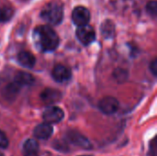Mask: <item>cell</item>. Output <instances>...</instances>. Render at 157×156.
I'll return each instance as SVG.
<instances>
[{"instance_id":"cell-1","label":"cell","mask_w":157,"mask_h":156,"mask_svg":"<svg viewBox=\"0 0 157 156\" xmlns=\"http://www.w3.org/2000/svg\"><path fill=\"white\" fill-rule=\"evenodd\" d=\"M34 40L40 50L43 51H54L59 45V37L54 29L48 25H41L34 30Z\"/></svg>"},{"instance_id":"cell-2","label":"cell","mask_w":157,"mask_h":156,"mask_svg":"<svg viewBox=\"0 0 157 156\" xmlns=\"http://www.w3.org/2000/svg\"><path fill=\"white\" fill-rule=\"evenodd\" d=\"M41 18L52 24L58 25L63 21V6L61 2L52 1L48 3L40 12Z\"/></svg>"},{"instance_id":"cell-3","label":"cell","mask_w":157,"mask_h":156,"mask_svg":"<svg viewBox=\"0 0 157 156\" xmlns=\"http://www.w3.org/2000/svg\"><path fill=\"white\" fill-rule=\"evenodd\" d=\"M42 118L46 123L52 125L62 121L64 118V112L61 108L56 106H52L44 110L42 114Z\"/></svg>"},{"instance_id":"cell-4","label":"cell","mask_w":157,"mask_h":156,"mask_svg":"<svg viewBox=\"0 0 157 156\" xmlns=\"http://www.w3.org/2000/svg\"><path fill=\"white\" fill-rule=\"evenodd\" d=\"M76 37L82 44L88 45L95 40L96 31L93 27L87 24L78 27V29H76Z\"/></svg>"},{"instance_id":"cell-5","label":"cell","mask_w":157,"mask_h":156,"mask_svg":"<svg viewBox=\"0 0 157 156\" xmlns=\"http://www.w3.org/2000/svg\"><path fill=\"white\" fill-rule=\"evenodd\" d=\"M66 138L71 143H73V144H75V145H76L82 149H85V150H91L92 149V144L89 142V140L86 136H84L83 134L79 133L76 131H67Z\"/></svg>"},{"instance_id":"cell-6","label":"cell","mask_w":157,"mask_h":156,"mask_svg":"<svg viewBox=\"0 0 157 156\" xmlns=\"http://www.w3.org/2000/svg\"><path fill=\"white\" fill-rule=\"evenodd\" d=\"M72 19L73 22L78 27L87 25L90 20V12L85 6H76L73 10Z\"/></svg>"},{"instance_id":"cell-7","label":"cell","mask_w":157,"mask_h":156,"mask_svg":"<svg viewBox=\"0 0 157 156\" xmlns=\"http://www.w3.org/2000/svg\"><path fill=\"white\" fill-rule=\"evenodd\" d=\"M120 107V103L117 98L113 97H105L98 102V108L104 114H114Z\"/></svg>"},{"instance_id":"cell-8","label":"cell","mask_w":157,"mask_h":156,"mask_svg":"<svg viewBox=\"0 0 157 156\" xmlns=\"http://www.w3.org/2000/svg\"><path fill=\"white\" fill-rule=\"evenodd\" d=\"M52 77L58 83H63L71 78V71L62 64H57L52 70Z\"/></svg>"},{"instance_id":"cell-9","label":"cell","mask_w":157,"mask_h":156,"mask_svg":"<svg viewBox=\"0 0 157 156\" xmlns=\"http://www.w3.org/2000/svg\"><path fill=\"white\" fill-rule=\"evenodd\" d=\"M40 99L46 104H54L59 102L62 98V94L59 90L52 89V88H46L44 89L40 95Z\"/></svg>"},{"instance_id":"cell-10","label":"cell","mask_w":157,"mask_h":156,"mask_svg":"<svg viewBox=\"0 0 157 156\" xmlns=\"http://www.w3.org/2000/svg\"><path fill=\"white\" fill-rule=\"evenodd\" d=\"M53 132V128L51 124L46 122L41 123L34 129V136L39 140H47L49 139Z\"/></svg>"},{"instance_id":"cell-11","label":"cell","mask_w":157,"mask_h":156,"mask_svg":"<svg viewBox=\"0 0 157 156\" xmlns=\"http://www.w3.org/2000/svg\"><path fill=\"white\" fill-rule=\"evenodd\" d=\"M17 61L22 66L26 68H32L36 63L35 56L29 51H20L17 54Z\"/></svg>"},{"instance_id":"cell-12","label":"cell","mask_w":157,"mask_h":156,"mask_svg":"<svg viewBox=\"0 0 157 156\" xmlns=\"http://www.w3.org/2000/svg\"><path fill=\"white\" fill-rule=\"evenodd\" d=\"M20 88H21V86L19 85H17L15 81H13L5 86L3 94L7 100L11 101L16 98V97L17 96V94L20 91Z\"/></svg>"},{"instance_id":"cell-13","label":"cell","mask_w":157,"mask_h":156,"mask_svg":"<svg viewBox=\"0 0 157 156\" xmlns=\"http://www.w3.org/2000/svg\"><path fill=\"white\" fill-rule=\"evenodd\" d=\"M14 81L19 85L20 86H29V85H32L33 82H34V77L31 74L29 73H26V72H23V71H19L17 73V74L15 75V78H14Z\"/></svg>"},{"instance_id":"cell-14","label":"cell","mask_w":157,"mask_h":156,"mask_svg":"<svg viewBox=\"0 0 157 156\" xmlns=\"http://www.w3.org/2000/svg\"><path fill=\"white\" fill-rule=\"evenodd\" d=\"M24 155H31L38 154L39 152V144L33 139H28L23 144Z\"/></svg>"},{"instance_id":"cell-15","label":"cell","mask_w":157,"mask_h":156,"mask_svg":"<svg viewBox=\"0 0 157 156\" xmlns=\"http://www.w3.org/2000/svg\"><path fill=\"white\" fill-rule=\"evenodd\" d=\"M101 32L106 39L112 38L115 33V27L112 21L106 20L101 26Z\"/></svg>"},{"instance_id":"cell-16","label":"cell","mask_w":157,"mask_h":156,"mask_svg":"<svg viewBox=\"0 0 157 156\" xmlns=\"http://www.w3.org/2000/svg\"><path fill=\"white\" fill-rule=\"evenodd\" d=\"M14 16V9L11 6H5L0 8V22H7Z\"/></svg>"},{"instance_id":"cell-17","label":"cell","mask_w":157,"mask_h":156,"mask_svg":"<svg viewBox=\"0 0 157 156\" xmlns=\"http://www.w3.org/2000/svg\"><path fill=\"white\" fill-rule=\"evenodd\" d=\"M112 74H113L114 79L118 83H124L128 79V77H129L128 72L125 69H123V68H116Z\"/></svg>"},{"instance_id":"cell-18","label":"cell","mask_w":157,"mask_h":156,"mask_svg":"<svg viewBox=\"0 0 157 156\" xmlns=\"http://www.w3.org/2000/svg\"><path fill=\"white\" fill-rule=\"evenodd\" d=\"M146 10L148 12V14H150L151 16L153 17H155L157 13V3L153 0V1H150L147 3L146 5Z\"/></svg>"},{"instance_id":"cell-19","label":"cell","mask_w":157,"mask_h":156,"mask_svg":"<svg viewBox=\"0 0 157 156\" xmlns=\"http://www.w3.org/2000/svg\"><path fill=\"white\" fill-rule=\"evenodd\" d=\"M9 144L8 139L6 135V133L2 131H0V148L6 149Z\"/></svg>"},{"instance_id":"cell-20","label":"cell","mask_w":157,"mask_h":156,"mask_svg":"<svg viewBox=\"0 0 157 156\" xmlns=\"http://www.w3.org/2000/svg\"><path fill=\"white\" fill-rule=\"evenodd\" d=\"M156 141L155 140H153V142L150 144V154H151V156H156Z\"/></svg>"},{"instance_id":"cell-21","label":"cell","mask_w":157,"mask_h":156,"mask_svg":"<svg viewBox=\"0 0 157 156\" xmlns=\"http://www.w3.org/2000/svg\"><path fill=\"white\" fill-rule=\"evenodd\" d=\"M150 70L151 72L153 73V74L155 76L157 75V60L156 59H154L152 61V63H150Z\"/></svg>"},{"instance_id":"cell-22","label":"cell","mask_w":157,"mask_h":156,"mask_svg":"<svg viewBox=\"0 0 157 156\" xmlns=\"http://www.w3.org/2000/svg\"><path fill=\"white\" fill-rule=\"evenodd\" d=\"M0 156H5V155H4L3 154H1V153H0Z\"/></svg>"}]
</instances>
